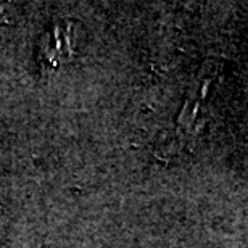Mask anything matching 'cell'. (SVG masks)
<instances>
[{
    "label": "cell",
    "mask_w": 248,
    "mask_h": 248,
    "mask_svg": "<svg viewBox=\"0 0 248 248\" xmlns=\"http://www.w3.org/2000/svg\"><path fill=\"white\" fill-rule=\"evenodd\" d=\"M79 32L76 23L57 21L42 32L37 44V60L42 68L55 69L73 60L76 55V44Z\"/></svg>",
    "instance_id": "1"
},
{
    "label": "cell",
    "mask_w": 248,
    "mask_h": 248,
    "mask_svg": "<svg viewBox=\"0 0 248 248\" xmlns=\"http://www.w3.org/2000/svg\"><path fill=\"white\" fill-rule=\"evenodd\" d=\"M10 16H12V12H10L8 5L0 3V34H2L3 29L10 24Z\"/></svg>",
    "instance_id": "2"
}]
</instances>
